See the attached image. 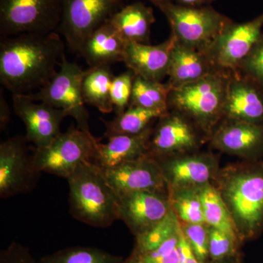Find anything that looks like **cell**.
<instances>
[{
	"mask_svg": "<svg viewBox=\"0 0 263 263\" xmlns=\"http://www.w3.org/2000/svg\"><path fill=\"white\" fill-rule=\"evenodd\" d=\"M237 72L252 79L263 88V32Z\"/></svg>",
	"mask_w": 263,
	"mask_h": 263,
	"instance_id": "obj_32",
	"label": "cell"
},
{
	"mask_svg": "<svg viewBox=\"0 0 263 263\" xmlns=\"http://www.w3.org/2000/svg\"><path fill=\"white\" fill-rule=\"evenodd\" d=\"M173 206L176 215L187 224L205 223L200 195L181 193L173 197Z\"/></svg>",
	"mask_w": 263,
	"mask_h": 263,
	"instance_id": "obj_30",
	"label": "cell"
},
{
	"mask_svg": "<svg viewBox=\"0 0 263 263\" xmlns=\"http://www.w3.org/2000/svg\"><path fill=\"white\" fill-rule=\"evenodd\" d=\"M127 43L115 27L107 22L85 40L79 54L89 67L110 66L124 61Z\"/></svg>",
	"mask_w": 263,
	"mask_h": 263,
	"instance_id": "obj_19",
	"label": "cell"
},
{
	"mask_svg": "<svg viewBox=\"0 0 263 263\" xmlns=\"http://www.w3.org/2000/svg\"><path fill=\"white\" fill-rule=\"evenodd\" d=\"M11 110L3 94V88L0 91V129L5 130L10 123Z\"/></svg>",
	"mask_w": 263,
	"mask_h": 263,
	"instance_id": "obj_37",
	"label": "cell"
},
{
	"mask_svg": "<svg viewBox=\"0 0 263 263\" xmlns=\"http://www.w3.org/2000/svg\"><path fill=\"white\" fill-rule=\"evenodd\" d=\"M183 233L199 261L205 262L209 252V233L202 224H187Z\"/></svg>",
	"mask_w": 263,
	"mask_h": 263,
	"instance_id": "obj_33",
	"label": "cell"
},
{
	"mask_svg": "<svg viewBox=\"0 0 263 263\" xmlns=\"http://www.w3.org/2000/svg\"><path fill=\"white\" fill-rule=\"evenodd\" d=\"M65 56L57 32L1 38L0 82L13 95L31 94L53 79Z\"/></svg>",
	"mask_w": 263,
	"mask_h": 263,
	"instance_id": "obj_1",
	"label": "cell"
},
{
	"mask_svg": "<svg viewBox=\"0 0 263 263\" xmlns=\"http://www.w3.org/2000/svg\"><path fill=\"white\" fill-rule=\"evenodd\" d=\"M114 78L110 66L89 67L82 84L85 103L98 108L101 113L114 111L110 100V86Z\"/></svg>",
	"mask_w": 263,
	"mask_h": 263,
	"instance_id": "obj_23",
	"label": "cell"
},
{
	"mask_svg": "<svg viewBox=\"0 0 263 263\" xmlns=\"http://www.w3.org/2000/svg\"><path fill=\"white\" fill-rule=\"evenodd\" d=\"M135 73L128 70L120 75L114 76L110 86V100L114 111L122 113L130 104L132 90Z\"/></svg>",
	"mask_w": 263,
	"mask_h": 263,
	"instance_id": "obj_31",
	"label": "cell"
},
{
	"mask_svg": "<svg viewBox=\"0 0 263 263\" xmlns=\"http://www.w3.org/2000/svg\"><path fill=\"white\" fill-rule=\"evenodd\" d=\"M212 141L217 148L230 153H252L263 147V124L226 119Z\"/></svg>",
	"mask_w": 263,
	"mask_h": 263,
	"instance_id": "obj_21",
	"label": "cell"
},
{
	"mask_svg": "<svg viewBox=\"0 0 263 263\" xmlns=\"http://www.w3.org/2000/svg\"><path fill=\"white\" fill-rule=\"evenodd\" d=\"M171 90V86L167 83L163 84L159 81L148 80L136 75L129 105L167 112L168 110L167 100Z\"/></svg>",
	"mask_w": 263,
	"mask_h": 263,
	"instance_id": "obj_25",
	"label": "cell"
},
{
	"mask_svg": "<svg viewBox=\"0 0 263 263\" xmlns=\"http://www.w3.org/2000/svg\"><path fill=\"white\" fill-rule=\"evenodd\" d=\"M263 13L245 23L232 22L204 51L218 70L237 72L262 34Z\"/></svg>",
	"mask_w": 263,
	"mask_h": 263,
	"instance_id": "obj_10",
	"label": "cell"
},
{
	"mask_svg": "<svg viewBox=\"0 0 263 263\" xmlns=\"http://www.w3.org/2000/svg\"><path fill=\"white\" fill-rule=\"evenodd\" d=\"M61 0H0V37L57 32Z\"/></svg>",
	"mask_w": 263,
	"mask_h": 263,
	"instance_id": "obj_7",
	"label": "cell"
},
{
	"mask_svg": "<svg viewBox=\"0 0 263 263\" xmlns=\"http://www.w3.org/2000/svg\"><path fill=\"white\" fill-rule=\"evenodd\" d=\"M122 260L121 257L100 249L73 247L44 257L41 263H122Z\"/></svg>",
	"mask_w": 263,
	"mask_h": 263,
	"instance_id": "obj_29",
	"label": "cell"
},
{
	"mask_svg": "<svg viewBox=\"0 0 263 263\" xmlns=\"http://www.w3.org/2000/svg\"><path fill=\"white\" fill-rule=\"evenodd\" d=\"M151 135L148 152L153 156L171 155L195 148L198 137L191 121L182 114L168 110Z\"/></svg>",
	"mask_w": 263,
	"mask_h": 263,
	"instance_id": "obj_16",
	"label": "cell"
},
{
	"mask_svg": "<svg viewBox=\"0 0 263 263\" xmlns=\"http://www.w3.org/2000/svg\"><path fill=\"white\" fill-rule=\"evenodd\" d=\"M178 42L204 52L233 21L210 6L187 7L174 2L160 5Z\"/></svg>",
	"mask_w": 263,
	"mask_h": 263,
	"instance_id": "obj_5",
	"label": "cell"
},
{
	"mask_svg": "<svg viewBox=\"0 0 263 263\" xmlns=\"http://www.w3.org/2000/svg\"><path fill=\"white\" fill-rule=\"evenodd\" d=\"M161 169L164 177L168 176L175 185L202 184L209 181L212 174L207 162L198 158L173 160Z\"/></svg>",
	"mask_w": 263,
	"mask_h": 263,
	"instance_id": "obj_26",
	"label": "cell"
},
{
	"mask_svg": "<svg viewBox=\"0 0 263 263\" xmlns=\"http://www.w3.org/2000/svg\"><path fill=\"white\" fill-rule=\"evenodd\" d=\"M179 249L180 255H181L180 263H202L198 260L194 253L193 249L186 239L181 227L179 229Z\"/></svg>",
	"mask_w": 263,
	"mask_h": 263,
	"instance_id": "obj_36",
	"label": "cell"
},
{
	"mask_svg": "<svg viewBox=\"0 0 263 263\" xmlns=\"http://www.w3.org/2000/svg\"><path fill=\"white\" fill-rule=\"evenodd\" d=\"M136 1H141V0H136ZM145 1L151 2L156 6L158 7L159 5L165 4V3H172L174 0H145Z\"/></svg>",
	"mask_w": 263,
	"mask_h": 263,
	"instance_id": "obj_39",
	"label": "cell"
},
{
	"mask_svg": "<svg viewBox=\"0 0 263 263\" xmlns=\"http://www.w3.org/2000/svg\"><path fill=\"white\" fill-rule=\"evenodd\" d=\"M230 74L218 70L196 82L171 89L168 110L179 112L201 127H210L223 117Z\"/></svg>",
	"mask_w": 263,
	"mask_h": 263,
	"instance_id": "obj_3",
	"label": "cell"
},
{
	"mask_svg": "<svg viewBox=\"0 0 263 263\" xmlns=\"http://www.w3.org/2000/svg\"><path fill=\"white\" fill-rule=\"evenodd\" d=\"M125 263H141V254L138 252V253L133 255Z\"/></svg>",
	"mask_w": 263,
	"mask_h": 263,
	"instance_id": "obj_40",
	"label": "cell"
},
{
	"mask_svg": "<svg viewBox=\"0 0 263 263\" xmlns=\"http://www.w3.org/2000/svg\"><path fill=\"white\" fill-rule=\"evenodd\" d=\"M108 22L126 42L148 44L155 16L152 7L136 2L122 7Z\"/></svg>",
	"mask_w": 263,
	"mask_h": 263,
	"instance_id": "obj_22",
	"label": "cell"
},
{
	"mask_svg": "<svg viewBox=\"0 0 263 263\" xmlns=\"http://www.w3.org/2000/svg\"><path fill=\"white\" fill-rule=\"evenodd\" d=\"M166 112L151 110L129 105L122 113L117 114L112 120L101 119L105 127L107 138L114 136H137L149 129L151 123L164 115Z\"/></svg>",
	"mask_w": 263,
	"mask_h": 263,
	"instance_id": "obj_24",
	"label": "cell"
},
{
	"mask_svg": "<svg viewBox=\"0 0 263 263\" xmlns=\"http://www.w3.org/2000/svg\"><path fill=\"white\" fill-rule=\"evenodd\" d=\"M151 129L137 136H114L106 143H99L94 160L103 171L117 167L148 153Z\"/></svg>",
	"mask_w": 263,
	"mask_h": 263,
	"instance_id": "obj_20",
	"label": "cell"
},
{
	"mask_svg": "<svg viewBox=\"0 0 263 263\" xmlns=\"http://www.w3.org/2000/svg\"><path fill=\"white\" fill-rule=\"evenodd\" d=\"M175 43L176 38L172 34L164 42L156 46L127 43L123 62L135 75L162 82L168 76L171 52Z\"/></svg>",
	"mask_w": 263,
	"mask_h": 263,
	"instance_id": "obj_17",
	"label": "cell"
},
{
	"mask_svg": "<svg viewBox=\"0 0 263 263\" xmlns=\"http://www.w3.org/2000/svg\"><path fill=\"white\" fill-rule=\"evenodd\" d=\"M216 71L204 52L181 44L176 39L167 76L171 89L196 82Z\"/></svg>",
	"mask_w": 263,
	"mask_h": 263,
	"instance_id": "obj_18",
	"label": "cell"
},
{
	"mask_svg": "<svg viewBox=\"0 0 263 263\" xmlns=\"http://www.w3.org/2000/svg\"><path fill=\"white\" fill-rule=\"evenodd\" d=\"M223 117L263 124V88L239 72H231Z\"/></svg>",
	"mask_w": 263,
	"mask_h": 263,
	"instance_id": "obj_15",
	"label": "cell"
},
{
	"mask_svg": "<svg viewBox=\"0 0 263 263\" xmlns=\"http://www.w3.org/2000/svg\"><path fill=\"white\" fill-rule=\"evenodd\" d=\"M15 114L26 128V138L35 148L49 145L61 133L65 114L47 103L37 101L29 94L13 95Z\"/></svg>",
	"mask_w": 263,
	"mask_h": 263,
	"instance_id": "obj_11",
	"label": "cell"
},
{
	"mask_svg": "<svg viewBox=\"0 0 263 263\" xmlns=\"http://www.w3.org/2000/svg\"><path fill=\"white\" fill-rule=\"evenodd\" d=\"M67 180L72 217L101 228L117 220V195L97 164L92 162L82 164Z\"/></svg>",
	"mask_w": 263,
	"mask_h": 263,
	"instance_id": "obj_2",
	"label": "cell"
},
{
	"mask_svg": "<svg viewBox=\"0 0 263 263\" xmlns=\"http://www.w3.org/2000/svg\"><path fill=\"white\" fill-rule=\"evenodd\" d=\"M103 171L117 196L136 192L162 193L165 184V177L160 165L149 152L136 160Z\"/></svg>",
	"mask_w": 263,
	"mask_h": 263,
	"instance_id": "obj_12",
	"label": "cell"
},
{
	"mask_svg": "<svg viewBox=\"0 0 263 263\" xmlns=\"http://www.w3.org/2000/svg\"><path fill=\"white\" fill-rule=\"evenodd\" d=\"M227 198L237 219L252 231L263 219V175L247 173L235 176L227 186Z\"/></svg>",
	"mask_w": 263,
	"mask_h": 263,
	"instance_id": "obj_13",
	"label": "cell"
},
{
	"mask_svg": "<svg viewBox=\"0 0 263 263\" xmlns=\"http://www.w3.org/2000/svg\"><path fill=\"white\" fill-rule=\"evenodd\" d=\"M214 1L216 0H174L176 4L187 7L209 6Z\"/></svg>",
	"mask_w": 263,
	"mask_h": 263,
	"instance_id": "obj_38",
	"label": "cell"
},
{
	"mask_svg": "<svg viewBox=\"0 0 263 263\" xmlns=\"http://www.w3.org/2000/svg\"><path fill=\"white\" fill-rule=\"evenodd\" d=\"M235 240L221 230L212 228L209 233V255L214 260H219L232 254Z\"/></svg>",
	"mask_w": 263,
	"mask_h": 263,
	"instance_id": "obj_34",
	"label": "cell"
},
{
	"mask_svg": "<svg viewBox=\"0 0 263 263\" xmlns=\"http://www.w3.org/2000/svg\"><path fill=\"white\" fill-rule=\"evenodd\" d=\"M26 136L8 138L0 144V197L27 194L37 186L41 173L33 162Z\"/></svg>",
	"mask_w": 263,
	"mask_h": 263,
	"instance_id": "obj_9",
	"label": "cell"
},
{
	"mask_svg": "<svg viewBox=\"0 0 263 263\" xmlns=\"http://www.w3.org/2000/svg\"><path fill=\"white\" fill-rule=\"evenodd\" d=\"M0 263H38L25 247L17 243H13L3 251L0 257Z\"/></svg>",
	"mask_w": 263,
	"mask_h": 263,
	"instance_id": "obj_35",
	"label": "cell"
},
{
	"mask_svg": "<svg viewBox=\"0 0 263 263\" xmlns=\"http://www.w3.org/2000/svg\"><path fill=\"white\" fill-rule=\"evenodd\" d=\"M199 195L203 208L205 223L236 239L234 223L220 195L209 186L202 188Z\"/></svg>",
	"mask_w": 263,
	"mask_h": 263,
	"instance_id": "obj_27",
	"label": "cell"
},
{
	"mask_svg": "<svg viewBox=\"0 0 263 263\" xmlns=\"http://www.w3.org/2000/svg\"><path fill=\"white\" fill-rule=\"evenodd\" d=\"M86 70L64 57L56 75L34 94H29L37 101L62 110L66 117L77 122V127L90 131L89 115L83 98L82 84Z\"/></svg>",
	"mask_w": 263,
	"mask_h": 263,
	"instance_id": "obj_6",
	"label": "cell"
},
{
	"mask_svg": "<svg viewBox=\"0 0 263 263\" xmlns=\"http://www.w3.org/2000/svg\"><path fill=\"white\" fill-rule=\"evenodd\" d=\"M124 0H61L58 32L67 46L79 53L90 34L122 8Z\"/></svg>",
	"mask_w": 263,
	"mask_h": 263,
	"instance_id": "obj_8",
	"label": "cell"
},
{
	"mask_svg": "<svg viewBox=\"0 0 263 263\" xmlns=\"http://www.w3.org/2000/svg\"><path fill=\"white\" fill-rule=\"evenodd\" d=\"M99 142L91 132L71 127L47 146L32 148L33 162L40 173L67 179L86 162H94Z\"/></svg>",
	"mask_w": 263,
	"mask_h": 263,
	"instance_id": "obj_4",
	"label": "cell"
},
{
	"mask_svg": "<svg viewBox=\"0 0 263 263\" xmlns=\"http://www.w3.org/2000/svg\"><path fill=\"white\" fill-rule=\"evenodd\" d=\"M179 224L176 213L171 209L162 220L138 236V252L148 253L160 247L164 241L179 232Z\"/></svg>",
	"mask_w": 263,
	"mask_h": 263,
	"instance_id": "obj_28",
	"label": "cell"
},
{
	"mask_svg": "<svg viewBox=\"0 0 263 263\" xmlns=\"http://www.w3.org/2000/svg\"><path fill=\"white\" fill-rule=\"evenodd\" d=\"M170 211L169 203L160 192L118 195V219L124 221L138 236L162 220Z\"/></svg>",
	"mask_w": 263,
	"mask_h": 263,
	"instance_id": "obj_14",
	"label": "cell"
}]
</instances>
